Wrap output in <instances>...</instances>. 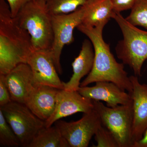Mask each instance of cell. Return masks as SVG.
<instances>
[{"mask_svg":"<svg viewBox=\"0 0 147 147\" xmlns=\"http://www.w3.org/2000/svg\"><path fill=\"white\" fill-rule=\"evenodd\" d=\"M94 59V50L92 42L90 39H85L79 55L71 64L73 69L72 76L68 82H63L64 90H78L82 78L88 75L92 71Z\"/></svg>","mask_w":147,"mask_h":147,"instance_id":"obj_15","label":"cell"},{"mask_svg":"<svg viewBox=\"0 0 147 147\" xmlns=\"http://www.w3.org/2000/svg\"><path fill=\"white\" fill-rule=\"evenodd\" d=\"M0 110L18 138L21 147H28L36 134L45 126V121L23 103L11 101L0 106Z\"/></svg>","mask_w":147,"mask_h":147,"instance_id":"obj_6","label":"cell"},{"mask_svg":"<svg viewBox=\"0 0 147 147\" xmlns=\"http://www.w3.org/2000/svg\"><path fill=\"white\" fill-rule=\"evenodd\" d=\"M18 25L28 32L34 50H50L53 41L51 15L46 1L34 0L24 5L15 17Z\"/></svg>","mask_w":147,"mask_h":147,"instance_id":"obj_3","label":"cell"},{"mask_svg":"<svg viewBox=\"0 0 147 147\" xmlns=\"http://www.w3.org/2000/svg\"><path fill=\"white\" fill-rule=\"evenodd\" d=\"M120 28L123 39L115 47L117 57L129 66L134 75L141 76L143 64L147 60V31L138 28L127 21L120 13L113 17Z\"/></svg>","mask_w":147,"mask_h":147,"instance_id":"obj_4","label":"cell"},{"mask_svg":"<svg viewBox=\"0 0 147 147\" xmlns=\"http://www.w3.org/2000/svg\"><path fill=\"white\" fill-rule=\"evenodd\" d=\"M35 84L63 89L50 50H34L28 59Z\"/></svg>","mask_w":147,"mask_h":147,"instance_id":"obj_10","label":"cell"},{"mask_svg":"<svg viewBox=\"0 0 147 147\" xmlns=\"http://www.w3.org/2000/svg\"><path fill=\"white\" fill-rule=\"evenodd\" d=\"M92 87H80L78 91L82 96L92 100L103 101L108 107L131 104L130 94L113 82H99Z\"/></svg>","mask_w":147,"mask_h":147,"instance_id":"obj_12","label":"cell"},{"mask_svg":"<svg viewBox=\"0 0 147 147\" xmlns=\"http://www.w3.org/2000/svg\"><path fill=\"white\" fill-rule=\"evenodd\" d=\"M90 40L94 52V62L92 71L81 83L80 87L88 86L99 82H113L119 88L130 94L132 85L123 63L116 60L111 53L110 44L102 37L103 27L91 28L82 24L77 28Z\"/></svg>","mask_w":147,"mask_h":147,"instance_id":"obj_1","label":"cell"},{"mask_svg":"<svg viewBox=\"0 0 147 147\" xmlns=\"http://www.w3.org/2000/svg\"><path fill=\"white\" fill-rule=\"evenodd\" d=\"M55 124L69 146L87 147L102 124L98 114L94 109L91 112L84 114L82 118L76 121L68 122L59 120Z\"/></svg>","mask_w":147,"mask_h":147,"instance_id":"obj_8","label":"cell"},{"mask_svg":"<svg viewBox=\"0 0 147 147\" xmlns=\"http://www.w3.org/2000/svg\"><path fill=\"white\" fill-rule=\"evenodd\" d=\"M92 102L102 125L112 133L119 147H133L131 104L111 108L100 101L92 100Z\"/></svg>","mask_w":147,"mask_h":147,"instance_id":"obj_5","label":"cell"},{"mask_svg":"<svg viewBox=\"0 0 147 147\" xmlns=\"http://www.w3.org/2000/svg\"><path fill=\"white\" fill-rule=\"evenodd\" d=\"M96 147H120L118 142L111 132L101 125L94 135Z\"/></svg>","mask_w":147,"mask_h":147,"instance_id":"obj_21","label":"cell"},{"mask_svg":"<svg viewBox=\"0 0 147 147\" xmlns=\"http://www.w3.org/2000/svg\"><path fill=\"white\" fill-rule=\"evenodd\" d=\"M34 50L28 32L12 16L7 2L0 0V74L27 63Z\"/></svg>","mask_w":147,"mask_h":147,"instance_id":"obj_2","label":"cell"},{"mask_svg":"<svg viewBox=\"0 0 147 147\" xmlns=\"http://www.w3.org/2000/svg\"><path fill=\"white\" fill-rule=\"evenodd\" d=\"M83 9L81 6L68 14L51 15L53 41L50 49L53 61L59 74L62 73L61 56L64 47L74 41V30L82 24Z\"/></svg>","mask_w":147,"mask_h":147,"instance_id":"obj_7","label":"cell"},{"mask_svg":"<svg viewBox=\"0 0 147 147\" xmlns=\"http://www.w3.org/2000/svg\"><path fill=\"white\" fill-rule=\"evenodd\" d=\"M8 3L11 13L13 17L18 14L19 11L24 5L34 0H5Z\"/></svg>","mask_w":147,"mask_h":147,"instance_id":"obj_24","label":"cell"},{"mask_svg":"<svg viewBox=\"0 0 147 147\" xmlns=\"http://www.w3.org/2000/svg\"><path fill=\"white\" fill-rule=\"evenodd\" d=\"M115 12L121 13L124 11L131 9L137 0H110Z\"/></svg>","mask_w":147,"mask_h":147,"instance_id":"obj_23","label":"cell"},{"mask_svg":"<svg viewBox=\"0 0 147 147\" xmlns=\"http://www.w3.org/2000/svg\"><path fill=\"white\" fill-rule=\"evenodd\" d=\"M0 144L4 147L21 146L14 131L9 125L0 110Z\"/></svg>","mask_w":147,"mask_h":147,"instance_id":"obj_20","label":"cell"},{"mask_svg":"<svg viewBox=\"0 0 147 147\" xmlns=\"http://www.w3.org/2000/svg\"><path fill=\"white\" fill-rule=\"evenodd\" d=\"M93 109L92 100L83 96L78 91L59 90L55 109L50 117L45 121V126H52L63 118L78 113H89Z\"/></svg>","mask_w":147,"mask_h":147,"instance_id":"obj_9","label":"cell"},{"mask_svg":"<svg viewBox=\"0 0 147 147\" xmlns=\"http://www.w3.org/2000/svg\"><path fill=\"white\" fill-rule=\"evenodd\" d=\"M12 101L25 104L34 85L31 69L27 63L18 65L5 75Z\"/></svg>","mask_w":147,"mask_h":147,"instance_id":"obj_14","label":"cell"},{"mask_svg":"<svg viewBox=\"0 0 147 147\" xmlns=\"http://www.w3.org/2000/svg\"><path fill=\"white\" fill-rule=\"evenodd\" d=\"M12 101L7 85L5 75L0 74V106L7 105Z\"/></svg>","mask_w":147,"mask_h":147,"instance_id":"obj_22","label":"cell"},{"mask_svg":"<svg viewBox=\"0 0 147 147\" xmlns=\"http://www.w3.org/2000/svg\"><path fill=\"white\" fill-rule=\"evenodd\" d=\"M28 147H70L57 127H43L38 131Z\"/></svg>","mask_w":147,"mask_h":147,"instance_id":"obj_17","label":"cell"},{"mask_svg":"<svg viewBox=\"0 0 147 147\" xmlns=\"http://www.w3.org/2000/svg\"><path fill=\"white\" fill-rule=\"evenodd\" d=\"M133 147H147V129L142 139L134 143Z\"/></svg>","mask_w":147,"mask_h":147,"instance_id":"obj_25","label":"cell"},{"mask_svg":"<svg viewBox=\"0 0 147 147\" xmlns=\"http://www.w3.org/2000/svg\"><path fill=\"white\" fill-rule=\"evenodd\" d=\"M131 12L125 18L135 26H141L147 30V0H137Z\"/></svg>","mask_w":147,"mask_h":147,"instance_id":"obj_19","label":"cell"},{"mask_svg":"<svg viewBox=\"0 0 147 147\" xmlns=\"http://www.w3.org/2000/svg\"><path fill=\"white\" fill-rule=\"evenodd\" d=\"M59 90L49 86L35 84L24 104L40 119L47 120L55 109Z\"/></svg>","mask_w":147,"mask_h":147,"instance_id":"obj_13","label":"cell"},{"mask_svg":"<svg viewBox=\"0 0 147 147\" xmlns=\"http://www.w3.org/2000/svg\"><path fill=\"white\" fill-rule=\"evenodd\" d=\"M81 7L82 25L91 28H104L115 13L110 0H88Z\"/></svg>","mask_w":147,"mask_h":147,"instance_id":"obj_16","label":"cell"},{"mask_svg":"<svg viewBox=\"0 0 147 147\" xmlns=\"http://www.w3.org/2000/svg\"><path fill=\"white\" fill-rule=\"evenodd\" d=\"M44 1H47V0H44Z\"/></svg>","mask_w":147,"mask_h":147,"instance_id":"obj_26","label":"cell"},{"mask_svg":"<svg viewBox=\"0 0 147 147\" xmlns=\"http://www.w3.org/2000/svg\"><path fill=\"white\" fill-rule=\"evenodd\" d=\"M88 0H47L46 7L51 15L68 14L75 11Z\"/></svg>","mask_w":147,"mask_h":147,"instance_id":"obj_18","label":"cell"},{"mask_svg":"<svg viewBox=\"0 0 147 147\" xmlns=\"http://www.w3.org/2000/svg\"><path fill=\"white\" fill-rule=\"evenodd\" d=\"M132 91L129 94L132 100V137L133 145L142 139L147 129V84H141L138 76H129Z\"/></svg>","mask_w":147,"mask_h":147,"instance_id":"obj_11","label":"cell"}]
</instances>
